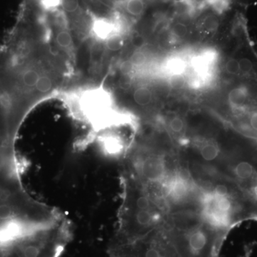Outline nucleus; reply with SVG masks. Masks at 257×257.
<instances>
[{
    "instance_id": "1",
    "label": "nucleus",
    "mask_w": 257,
    "mask_h": 257,
    "mask_svg": "<svg viewBox=\"0 0 257 257\" xmlns=\"http://www.w3.org/2000/svg\"><path fill=\"white\" fill-rule=\"evenodd\" d=\"M24 8L0 49V102L16 137L28 113L63 87L68 61L49 41L47 30Z\"/></svg>"
},
{
    "instance_id": "2",
    "label": "nucleus",
    "mask_w": 257,
    "mask_h": 257,
    "mask_svg": "<svg viewBox=\"0 0 257 257\" xmlns=\"http://www.w3.org/2000/svg\"><path fill=\"white\" fill-rule=\"evenodd\" d=\"M163 228L179 257H217L226 234L202 219L179 221Z\"/></svg>"
},
{
    "instance_id": "3",
    "label": "nucleus",
    "mask_w": 257,
    "mask_h": 257,
    "mask_svg": "<svg viewBox=\"0 0 257 257\" xmlns=\"http://www.w3.org/2000/svg\"><path fill=\"white\" fill-rule=\"evenodd\" d=\"M67 95L84 117L96 127H106L128 119L116 107L111 92L101 86L84 88Z\"/></svg>"
},
{
    "instance_id": "4",
    "label": "nucleus",
    "mask_w": 257,
    "mask_h": 257,
    "mask_svg": "<svg viewBox=\"0 0 257 257\" xmlns=\"http://www.w3.org/2000/svg\"><path fill=\"white\" fill-rule=\"evenodd\" d=\"M111 257H179L163 226L124 243H110Z\"/></svg>"
},
{
    "instance_id": "5",
    "label": "nucleus",
    "mask_w": 257,
    "mask_h": 257,
    "mask_svg": "<svg viewBox=\"0 0 257 257\" xmlns=\"http://www.w3.org/2000/svg\"><path fill=\"white\" fill-rule=\"evenodd\" d=\"M51 41L56 50L69 62L75 59V43L73 35L65 23H60L55 26V30H51Z\"/></svg>"
},
{
    "instance_id": "6",
    "label": "nucleus",
    "mask_w": 257,
    "mask_h": 257,
    "mask_svg": "<svg viewBox=\"0 0 257 257\" xmlns=\"http://www.w3.org/2000/svg\"><path fill=\"white\" fill-rule=\"evenodd\" d=\"M15 139L10 130L8 112L0 103V149L13 147Z\"/></svg>"
},
{
    "instance_id": "7",
    "label": "nucleus",
    "mask_w": 257,
    "mask_h": 257,
    "mask_svg": "<svg viewBox=\"0 0 257 257\" xmlns=\"http://www.w3.org/2000/svg\"><path fill=\"white\" fill-rule=\"evenodd\" d=\"M249 96V90L246 86H238L230 91L228 94V102L233 109L238 111L246 105Z\"/></svg>"
},
{
    "instance_id": "8",
    "label": "nucleus",
    "mask_w": 257,
    "mask_h": 257,
    "mask_svg": "<svg viewBox=\"0 0 257 257\" xmlns=\"http://www.w3.org/2000/svg\"><path fill=\"white\" fill-rule=\"evenodd\" d=\"M215 59L216 55L214 52L206 51L192 59V67L197 74L204 75L209 72V68Z\"/></svg>"
},
{
    "instance_id": "9",
    "label": "nucleus",
    "mask_w": 257,
    "mask_h": 257,
    "mask_svg": "<svg viewBox=\"0 0 257 257\" xmlns=\"http://www.w3.org/2000/svg\"><path fill=\"white\" fill-rule=\"evenodd\" d=\"M121 3L125 13L132 18H140L146 10L145 0H123Z\"/></svg>"
},
{
    "instance_id": "10",
    "label": "nucleus",
    "mask_w": 257,
    "mask_h": 257,
    "mask_svg": "<svg viewBox=\"0 0 257 257\" xmlns=\"http://www.w3.org/2000/svg\"><path fill=\"white\" fill-rule=\"evenodd\" d=\"M133 99L137 105L143 107L148 106L153 99L151 89L145 86L137 88L133 92Z\"/></svg>"
},
{
    "instance_id": "11",
    "label": "nucleus",
    "mask_w": 257,
    "mask_h": 257,
    "mask_svg": "<svg viewBox=\"0 0 257 257\" xmlns=\"http://www.w3.org/2000/svg\"><path fill=\"white\" fill-rule=\"evenodd\" d=\"M167 72L171 74V76L174 74H183L184 69H185L186 64L183 60L179 58L171 59L166 65Z\"/></svg>"
},
{
    "instance_id": "12",
    "label": "nucleus",
    "mask_w": 257,
    "mask_h": 257,
    "mask_svg": "<svg viewBox=\"0 0 257 257\" xmlns=\"http://www.w3.org/2000/svg\"><path fill=\"white\" fill-rule=\"evenodd\" d=\"M60 6H62L64 14L72 16L79 14L80 5L79 0H61Z\"/></svg>"
},
{
    "instance_id": "13",
    "label": "nucleus",
    "mask_w": 257,
    "mask_h": 257,
    "mask_svg": "<svg viewBox=\"0 0 257 257\" xmlns=\"http://www.w3.org/2000/svg\"><path fill=\"white\" fill-rule=\"evenodd\" d=\"M106 49L111 52H116L124 46V40L120 34H116L105 42Z\"/></svg>"
},
{
    "instance_id": "14",
    "label": "nucleus",
    "mask_w": 257,
    "mask_h": 257,
    "mask_svg": "<svg viewBox=\"0 0 257 257\" xmlns=\"http://www.w3.org/2000/svg\"><path fill=\"white\" fill-rule=\"evenodd\" d=\"M184 126V121L179 116H174L169 121V128L175 135L183 133Z\"/></svg>"
},
{
    "instance_id": "15",
    "label": "nucleus",
    "mask_w": 257,
    "mask_h": 257,
    "mask_svg": "<svg viewBox=\"0 0 257 257\" xmlns=\"http://www.w3.org/2000/svg\"><path fill=\"white\" fill-rule=\"evenodd\" d=\"M170 84L173 89H182L186 84L185 77L183 74H174L170 77Z\"/></svg>"
},
{
    "instance_id": "16",
    "label": "nucleus",
    "mask_w": 257,
    "mask_h": 257,
    "mask_svg": "<svg viewBox=\"0 0 257 257\" xmlns=\"http://www.w3.org/2000/svg\"><path fill=\"white\" fill-rule=\"evenodd\" d=\"M225 69L227 73L231 75H239L240 74L239 60L234 58L230 59L226 62Z\"/></svg>"
},
{
    "instance_id": "17",
    "label": "nucleus",
    "mask_w": 257,
    "mask_h": 257,
    "mask_svg": "<svg viewBox=\"0 0 257 257\" xmlns=\"http://www.w3.org/2000/svg\"><path fill=\"white\" fill-rule=\"evenodd\" d=\"M240 72L247 74L251 73L253 70V63L252 61L248 57H242L239 60Z\"/></svg>"
},
{
    "instance_id": "18",
    "label": "nucleus",
    "mask_w": 257,
    "mask_h": 257,
    "mask_svg": "<svg viewBox=\"0 0 257 257\" xmlns=\"http://www.w3.org/2000/svg\"><path fill=\"white\" fill-rule=\"evenodd\" d=\"M188 28L185 24L182 23H176L174 24L172 28V32L174 35L177 37H183L187 35Z\"/></svg>"
}]
</instances>
